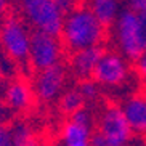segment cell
Returning a JSON list of instances; mask_svg holds the SVG:
<instances>
[{"mask_svg":"<svg viewBox=\"0 0 146 146\" xmlns=\"http://www.w3.org/2000/svg\"><path fill=\"white\" fill-rule=\"evenodd\" d=\"M137 72L140 79L146 84V50L137 58Z\"/></svg>","mask_w":146,"mask_h":146,"instance_id":"e0dca14e","label":"cell"},{"mask_svg":"<svg viewBox=\"0 0 146 146\" xmlns=\"http://www.w3.org/2000/svg\"><path fill=\"white\" fill-rule=\"evenodd\" d=\"M7 8H8V0H0V15H3Z\"/></svg>","mask_w":146,"mask_h":146,"instance_id":"cb8c5ba5","label":"cell"},{"mask_svg":"<svg viewBox=\"0 0 146 146\" xmlns=\"http://www.w3.org/2000/svg\"><path fill=\"white\" fill-rule=\"evenodd\" d=\"M103 53L104 50L100 45H93V47H87L74 52L72 60H71L74 74L80 79H92L93 71L98 64L100 58L103 56Z\"/></svg>","mask_w":146,"mask_h":146,"instance_id":"30bf717a","label":"cell"},{"mask_svg":"<svg viewBox=\"0 0 146 146\" xmlns=\"http://www.w3.org/2000/svg\"><path fill=\"white\" fill-rule=\"evenodd\" d=\"M55 2L64 13H69L71 10L80 7V0H55Z\"/></svg>","mask_w":146,"mask_h":146,"instance_id":"ac0fdd59","label":"cell"},{"mask_svg":"<svg viewBox=\"0 0 146 146\" xmlns=\"http://www.w3.org/2000/svg\"><path fill=\"white\" fill-rule=\"evenodd\" d=\"M116 39L120 52L129 60H137L146 50V42L141 32L138 13L125 10L116 19Z\"/></svg>","mask_w":146,"mask_h":146,"instance_id":"277c9868","label":"cell"},{"mask_svg":"<svg viewBox=\"0 0 146 146\" xmlns=\"http://www.w3.org/2000/svg\"><path fill=\"white\" fill-rule=\"evenodd\" d=\"M127 10H132L135 13H141L146 10V0H125Z\"/></svg>","mask_w":146,"mask_h":146,"instance_id":"d6986e66","label":"cell"},{"mask_svg":"<svg viewBox=\"0 0 146 146\" xmlns=\"http://www.w3.org/2000/svg\"><path fill=\"white\" fill-rule=\"evenodd\" d=\"M23 13L35 31L60 35L64 23V11L55 0H24Z\"/></svg>","mask_w":146,"mask_h":146,"instance_id":"3957f363","label":"cell"},{"mask_svg":"<svg viewBox=\"0 0 146 146\" xmlns=\"http://www.w3.org/2000/svg\"><path fill=\"white\" fill-rule=\"evenodd\" d=\"M61 53H63V45L58 35L42 31H34L31 34L29 64L35 71L58 64L61 60Z\"/></svg>","mask_w":146,"mask_h":146,"instance_id":"5b68a950","label":"cell"},{"mask_svg":"<svg viewBox=\"0 0 146 146\" xmlns=\"http://www.w3.org/2000/svg\"><path fill=\"white\" fill-rule=\"evenodd\" d=\"M66 82V71L64 68L58 63L50 68L37 71L34 80V90L35 95L42 101H52L61 93Z\"/></svg>","mask_w":146,"mask_h":146,"instance_id":"9c48e42d","label":"cell"},{"mask_svg":"<svg viewBox=\"0 0 146 146\" xmlns=\"http://www.w3.org/2000/svg\"><path fill=\"white\" fill-rule=\"evenodd\" d=\"M0 146H11V133L0 124Z\"/></svg>","mask_w":146,"mask_h":146,"instance_id":"44dd1931","label":"cell"},{"mask_svg":"<svg viewBox=\"0 0 146 146\" xmlns=\"http://www.w3.org/2000/svg\"><path fill=\"white\" fill-rule=\"evenodd\" d=\"M80 93L85 100H95V96L98 95V88H96V82L90 80V79H84L80 85Z\"/></svg>","mask_w":146,"mask_h":146,"instance_id":"2e32d148","label":"cell"},{"mask_svg":"<svg viewBox=\"0 0 146 146\" xmlns=\"http://www.w3.org/2000/svg\"><path fill=\"white\" fill-rule=\"evenodd\" d=\"M19 2H24V0H19Z\"/></svg>","mask_w":146,"mask_h":146,"instance_id":"83f0119b","label":"cell"},{"mask_svg":"<svg viewBox=\"0 0 146 146\" xmlns=\"http://www.w3.org/2000/svg\"><path fill=\"white\" fill-rule=\"evenodd\" d=\"M122 146H146V138L140 135H132L129 141L124 143Z\"/></svg>","mask_w":146,"mask_h":146,"instance_id":"7402d4cb","label":"cell"},{"mask_svg":"<svg viewBox=\"0 0 146 146\" xmlns=\"http://www.w3.org/2000/svg\"><path fill=\"white\" fill-rule=\"evenodd\" d=\"M127 76H129V66L122 56L116 53H103L93 71L92 79L101 85L116 87L124 84L127 80Z\"/></svg>","mask_w":146,"mask_h":146,"instance_id":"ba28073f","label":"cell"},{"mask_svg":"<svg viewBox=\"0 0 146 146\" xmlns=\"http://www.w3.org/2000/svg\"><path fill=\"white\" fill-rule=\"evenodd\" d=\"M98 132L111 146H122L133 135L124 111L119 106H108L103 111L98 120Z\"/></svg>","mask_w":146,"mask_h":146,"instance_id":"8992f818","label":"cell"},{"mask_svg":"<svg viewBox=\"0 0 146 146\" xmlns=\"http://www.w3.org/2000/svg\"><path fill=\"white\" fill-rule=\"evenodd\" d=\"M0 76H2V53H0Z\"/></svg>","mask_w":146,"mask_h":146,"instance_id":"d4e9b609","label":"cell"},{"mask_svg":"<svg viewBox=\"0 0 146 146\" xmlns=\"http://www.w3.org/2000/svg\"><path fill=\"white\" fill-rule=\"evenodd\" d=\"M93 119L90 112L80 108L71 114V119L63 127L61 143L63 146H90Z\"/></svg>","mask_w":146,"mask_h":146,"instance_id":"52a82bcc","label":"cell"},{"mask_svg":"<svg viewBox=\"0 0 146 146\" xmlns=\"http://www.w3.org/2000/svg\"><path fill=\"white\" fill-rule=\"evenodd\" d=\"M60 35L63 45L74 53L82 48L100 45L106 35V26L98 21L88 7H77L64 16Z\"/></svg>","mask_w":146,"mask_h":146,"instance_id":"6da1fadb","label":"cell"},{"mask_svg":"<svg viewBox=\"0 0 146 146\" xmlns=\"http://www.w3.org/2000/svg\"><path fill=\"white\" fill-rule=\"evenodd\" d=\"M31 100H32V93H31V88L27 87V84L21 80H15L11 82L7 90H5V101H7V106L15 109V111H23L29 108Z\"/></svg>","mask_w":146,"mask_h":146,"instance_id":"7c38bea8","label":"cell"},{"mask_svg":"<svg viewBox=\"0 0 146 146\" xmlns=\"http://www.w3.org/2000/svg\"><path fill=\"white\" fill-rule=\"evenodd\" d=\"M84 101H85V98L82 96L80 90H69L61 98V111L66 112V114H72L84 106Z\"/></svg>","mask_w":146,"mask_h":146,"instance_id":"9a60e30c","label":"cell"},{"mask_svg":"<svg viewBox=\"0 0 146 146\" xmlns=\"http://www.w3.org/2000/svg\"><path fill=\"white\" fill-rule=\"evenodd\" d=\"M10 133H11V146H39L32 130L26 124H18Z\"/></svg>","mask_w":146,"mask_h":146,"instance_id":"5bb4252c","label":"cell"},{"mask_svg":"<svg viewBox=\"0 0 146 146\" xmlns=\"http://www.w3.org/2000/svg\"><path fill=\"white\" fill-rule=\"evenodd\" d=\"M138 19H140V26H141V32H143V37H145V42H146V10L138 13Z\"/></svg>","mask_w":146,"mask_h":146,"instance_id":"603a6c76","label":"cell"},{"mask_svg":"<svg viewBox=\"0 0 146 146\" xmlns=\"http://www.w3.org/2000/svg\"><path fill=\"white\" fill-rule=\"evenodd\" d=\"M31 32L26 23L18 16H7L0 29V47L5 55L18 64H29Z\"/></svg>","mask_w":146,"mask_h":146,"instance_id":"7a4b0ae2","label":"cell"},{"mask_svg":"<svg viewBox=\"0 0 146 146\" xmlns=\"http://www.w3.org/2000/svg\"><path fill=\"white\" fill-rule=\"evenodd\" d=\"M141 96H143V100L146 101V88H145V92H143V95H141Z\"/></svg>","mask_w":146,"mask_h":146,"instance_id":"484cf974","label":"cell"},{"mask_svg":"<svg viewBox=\"0 0 146 146\" xmlns=\"http://www.w3.org/2000/svg\"><path fill=\"white\" fill-rule=\"evenodd\" d=\"M90 146H111L108 143V140L101 135L100 132L96 133H92V138H90Z\"/></svg>","mask_w":146,"mask_h":146,"instance_id":"ffe728a7","label":"cell"},{"mask_svg":"<svg viewBox=\"0 0 146 146\" xmlns=\"http://www.w3.org/2000/svg\"><path fill=\"white\" fill-rule=\"evenodd\" d=\"M2 23H3V19H2V15H0V29H2Z\"/></svg>","mask_w":146,"mask_h":146,"instance_id":"4316f807","label":"cell"},{"mask_svg":"<svg viewBox=\"0 0 146 146\" xmlns=\"http://www.w3.org/2000/svg\"><path fill=\"white\" fill-rule=\"evenodd\" d=\"M88 8L103 26L109 27L119 16V0H90Z\"/></svg>","mask_w":146,"mask_h":146,"instance_id":"4fadbf2b","label":"cell"},{"mask_svg":"<svg viewBox=\"0 0 146 146\" xmlns=\"http://www.w3.org/2000/svg\"><path fill=\"white\" fill-rule=\"evenodd\" d=\"M133 135L146 138V101L143 96H133L122 108Z\"/></svg>","mask_w":146,"mask_h":146,"instance_id":"8fae6325","label":"cell"}]
</instances>
